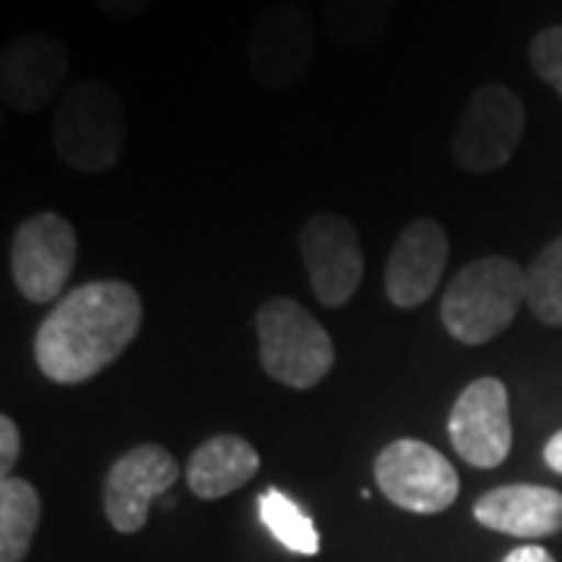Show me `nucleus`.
<instances>
[{
	"label": "nucleus",
	"mask_w": 562,
	"mask_h": 562,
	"mask_svg": "<svg viewBox=\"0 0 562 562\" xmlns=\"http://www.w3.org/2000/svg\"><path fill=\"white\" fill-rule=\"evenodd\" d=\"M140 319L144 303L128 281L79 284L38 325L35 362L50 382H88L138 338Z\"/></svg>",
	"instance_id": "1"
},
{
	"label": "nucleus",
	"mask_w": 562,
	"mask_h": 562,
	"mask_svg": "<svg viewBox=\"0 0 562 562\" xmlns=\"http://www.w3.org/2000/svg\"><path fill=\"white\" fill-rule=\"evenodd\" d=\"M528 281L525 269L509 257L487 254L462 266L441 297L443 328L460 344H479L501 338L525 306Z\"/></svg>",
	"instance_id": "2"
},
{
	"label": "nucleus",
	"mask_w": 562,
	"mask_h": 562,
	"mask_svg": "<svg viewBox=\"0 0 562 562\" xmlns=\"http://www.w3.org/2000/svg\"><path fill=\"white\" fill-rule=\"evenodd\" d=\"M54 150L76 172H106L122 157L125 106L101 79L72 81L50 122Z\"/></svg>",
	"instance_id": "3"
},
{
	"label": "nucleus",
	"mask_w": 562,
	"mask_h": 562,
	"mask_svg": "<svg viewBox=\"0 0 562 562\" xmlns=\"http://www.w3.org/2000/svg\"><path fill=\"white\" fill-rule=\"evenodd\" d=\"M260 362L269 379L284 387H316L335 366V344L319 319L291 297H269L257 310Z\"/></svg>",
	"instance_id": "4"
},
{
	"label": "nucleus",
	"mask_w": 562,
	"mask_h": 562,
	"mask_svg": "<svg viewBox=\"0 0 562 562\" xmlns=\"http://www.w3.org/2000/svg\"><path fill=\"white\" fill-rule=\"evenodd\" d=\"M525 135V103L501 81H487L472 91L453 128L450 150L472 176H491L513 160Z\"/></svg>",
	"instance_id": "5"
},
{
	"label": "nucleus",
	"mask_w": 562,
	"mask_h": 562,
	"mask_svg": "<svg viewBox=\"0 0 562 562\" xmlns=\"http://www.w3.org/2000/svg\"><path fill=\"white\" fill-rule=\"evenodd\" d=\"M316 60V25L294 0L269 3L247 32V66L262 88H291Z\"/></svg>",
	"instance_id": "6"
},
{
	"label": "nucleus",
	"mask_w": 562,
	"mask_h": 562,
	"mask_svg": "<svg viewBox=\"0 0 562 562\" xmlns=\"http://www.w3.org/2000/svg\"><path fill=\"white\" fill-rule=\"evenodd\" d=\"M375 484L387 503L419 516L450 509L460 494V475L453 462L431 443L416 438H397L384 447L375 460Z\"/></svg>",
	"instance_id": "7"
},
{
	"label": "nucleus",
	"mask_w": 562,
	"mask_h": 562,
	"mask_svg": "<svg viewBox=\"0 0 562 562\" xmlns=\"http://www.w3.org/2000/svg\"><path fill=\"white\" fill-rule=\"evenodd\" d=\"M79 260V238L60 213L29 216L10 241L13 284L29 303H54Z\"/></svg>",
	"instance_id": "8"
},
{
	"label": "nucleus",
	"mask_w": 562,
	"mask_h": 562,
	"mask_svg": "<svg viewBox=\"0 0 562 562\" xmlns=\"http://www.w3.org/2000/svg\"><path fill=\"white\" fill-rule=\"evenodd\" d=\"M301 260L322 306H347L360 288L366 260L353 222L338 213L310 216L301 228Z\"/></svg>",
	"instance_id": "9"
},
{
	"label": "nucleus",
	"mask_w": 562,
	"mask_h": 562,
	"mask_svg": "<svg viewBox=\"0 0 562 562\" xmlns=\"http://www.w3.org/2000/svg\"><path fill=\"white\" fill-rule=\"evenodd\" d=\"M181 469L162 443H138L110 465L103 482V516L120 535L147 525L150 503L179 482Z\"/></svg>",
	"instance_id": "10"
},
{
	"label": "nucleus",
	"mask_w": 562,
	"mask_h": 562,
	"mask_svg": "<svg viewBox=\"0 0 562 562\" xmlns=\"http://www.w3.org/2000/svg\"><path fill=\"white\" fill-rule=\"evenodd\" d=\"M447 435L453 450L475 469H497L513 450V419H509V391L501 379L484 375L462 391L450 419Z\"/></svg>",
	"instance_id": "11"
},
{
	"label": "nucleus",
	"mask_w": 562,
	"mask_h": 562,
	"mask_svg": "<svg viewBox=\"0 0 562 562\" xmlns=\"http://www.w3.org/2000/svg\"><path fill=\"white\" fill-rule=\"evenodd\" d=\"M69 54L50 35H20L0 54V98L16 113H41L60 98Z\"/></svg>",
	"instance_id": "12"
},
{
	"label": "nucleus",
	"mask_w": 562,
	"mask_h": 562,
	"mask_svg": "<svg viewBox=\"0 0 562 562\" xmlns=\"http://www.w3.org/2000/svg\"><path fill=\"white\" fill-rule=\"evenodd\" d=\"M450 241L438 220L409 222L391 247L384 266V294L401 310H416L428 301L443 279Z\"/></svg>",
	"instance_id": "13"
},
{
	"label": "nucleus",
	"mask_w": 562,
	"mask_h": 562,
	"mask_svg": "<svg viewBox=\"0 0 562 562\" xmlns=\"http://www.w3.org/2000/svg\"><path fill=\"white\" fill-rule=\"evenodd\" d=\"M475 522L525 538V541H538L562 531V494L543 484H503L482 494L475 501Z\"/></svg>",
	"instance_id": "14"
},
{
	"label": "nucleus",
	"mask_w": 562,
	"mask_h": 562,
	"mask_svg": "<svg viewBox=\"0 0 562 562\" xmlns=\"http://www.w3.org/2000/svg\"><path fill=\"white\" fill-rule=\"evenodd\" d=\"M260 472V453L241 435H213L188 460V487L201 501H220Z\"/></svg>",
	"instance_id": "15"
},
{
	"label": "nucleus",
	"mask_w": 562,
	"mask_h": 562,
	"mask_svg": "<svg viewBox=\"0 0 562 562\" xmlns=\"http://www.w3.org/2000/svg\"><path fill=\"white\" fill-rule=\"evenodd\" d=\"M41 522L38 491L25 479H0V562H22Z\"/></svg>",
	"instance_id": "16"
},
{
	"label": "nucleus",
	"mask_w": 562,
	"mask_h": 562,
	"mask_svg": "<svg viewBox=\"0 0 562 562\" xmlns=\"http://www.w3.org/2000/svg\"><path fill=\"white\" fill-rule=\"evenodd\" d=\"M397 0H322L325 32L344 50H362L382 38Z\"/></svg>",
	"instance_id": "17"
},
{
	"label": "nucleus",
	"mask_w": 562,
	"mask_h": 562,
	"mask_svg": "<svg viewBox=\"0 0 562 562\" xmlns=\"http://www.w3.org/2000/svg\"><path fill=\"white\" fill-rule=\"evenodd\" d=\"M257 503H260L262 525L269 528V535L281 547H288L297 557H316L319 553V531H316V522L288 494H281L279 487H269L266 494H260Z\"/></svg>",
	"instance_id": "18"
},
{
	"label": "nucleus",
	"mask_w": 562,
	"mask_h": 562,
	"mask_svg": "<svg viewBox=\"0 0 562 562\" xmlns=\"http://www.w3.org/2000/svg\"><path fill=\"white\" fill-rule=\"evenodd\" d=\"M528 281V294L525 306L531 310V316L543 325H562V235L543 247L541 254L531 260L525 269Z\"/></svg>",
	"instance_id": "19"
},
{
	"label": "nucleus",
	"mask_w": 562,
	"mask_h": 562,
	"mask_svg": "<svg viewBox=\"0 0 562 562\" xmlns=\"http://www.w3.org/2000/svg\"><path fill=\"white\" fill-rule=\"evenodd\" d=\"M528 60H531V69L538 72V79L547 81L562 98V25H550L531 38Z\"/></svg>",
	"instance_id": "20"
},
{
	"label": "nucleus",
	"mask_w": 562,
	"mask_h": 562,
	"mask_svg": "<svg viewBox=\"0 0 562 562\" xmlns=\"http://www.w3.org/2000/svg\"><path fill=\"white\" fill-rule=\"evenodd\" d=\"M22 453V438L16 422L10 419L7 413L0 416V475L10 479L13 475V465L20 462Z\"/></svg>",
	"instance_id": "21"
},
{
	"label": "nucleus",
	"mask_w": 562,
	"mask_h": 562,
	"mask_svg": "<svg viewBox=\"0 0 562 562\" xmlns=\"http://www.w3.org/2000/svg\"><path fill=\"white\" fill-rule=\"evenodd\" d=\"M94 3L110 20H132V16H138L150 7V0H94Z\"/></svg>",
	"instance_id": "22"
},
{
	"label": "nucleus",
	"mask_w": 562,
	"mask_h": 562,
	"mask_svg": "<svg viewBox=\"0 0 562 562\" xmlns=\"http://www.w3.org/2000/svg\"><path fill=\"white\" fill-rule=\"evenodd\" d=\"M503 562H557L550 550H543L541 543H525V547H516L513 553H506Z\"/></svg>",
	"instance_id": "23"
},
{
	"label": "nucleus",
	"mask_w": 562,
	"mask_h": 562,
	"mask_svg": "<svg viewBox=\"0 0 562 562\" xmlns=\"http://www.w3.org/2000/svg\"><path fill=\"white\" fill-rule=\"evenodd\" d=\"M543 462H547L557 475H562V428L547 441V447H543Z\"/></svg>",
	"instance_id": "24"
}]
</instances>
